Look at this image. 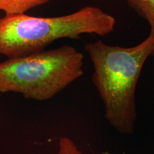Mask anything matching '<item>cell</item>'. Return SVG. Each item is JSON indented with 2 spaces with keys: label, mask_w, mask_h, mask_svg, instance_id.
Wrapping results in <instances>:
<instances>
[{
  "label": "cell",
  "mask_w": 154,
  "mask_h": 154,
  "mask_svg": "<svg viewBox=\"0 0 154 154\" xmlns=\"http://www.w3.org/2000/svg\"><path fill=\"white\" fill-rule=\"evenodd\" d=\"M84 49L94 64L92 82L105 109V118L122 134H132L137 118L136 90L146 61L154 56V31L133 47L86 43Z\"/></svg>",
  "instance_id": "cell-1"
},
{
  "label": "cell",
  "mask_w": 154,
  "mask_h": 154,
  "mask_svg": "<svg viewBox=\"0 0 154 154\" xmlns=\"http://www.w3.org/2000/svg\"><path fill=\"white\" fill-rule=\"evenodd\" d=\"M57 154H84L76 143L69 138L63 137L59 139Z\"/></svg>",
  "instance_id": "cell-6"
},
{
  "label": "cell",
  "mask_w": 154,
  "mask_h": 154,
  "mask_svg": "<svg viewBox=\"0 0 154 154\" xmlns=\"http://www.w3.org/2000/svg\"><path fill=\"white\" fill-rule=\"evenodd\" d=\"M115 24L114 17L94 6L60 17L5 14L0 19V54L16 57L42 51L60 38L79 39L85 34L104 36L112 33Z\"/></svg>",
  "instance_id": "cell-2"
},
{
  "label": "cell",
  "mask_w": 154,
  "mask_h": 154,
  "mask_svg": "<svg viewBox=\"0 0 154 154\" xmlns=\"http://www.w3.org/2000/svg\"><path fill=\"white\" fill-rule=\"evenodd\" d=\"M132 8L140 17L145 19L154 31V0H126Z\"/></svg>",
  "instance_id": "cell-5"
},
{
  "label": "cell",
  "mask_w": 154,
  "mask_h": 154,
  "mask_svg": "<svg viewBox=\"0 0 154 154\" xmlns=\"http://www.w3.org/2000/svg\"><path fill=\"white\" fill-rule=\"evenodd\" d=\"M50 0H0V11L5 14H25L34 7L47 3Z\"/></svg>",
  "instance_id": "cell-4"
},
{
  "label": "cell",
  "mask_w": 154,
  "mask_h": 154,
  "mask_svg": "<svg viewBox=\"0 0 154 154\" xmlns=\"http://www.w3.org/2000/svg\"><path fill=\"white\" fill-rule=\"evenodd\" d=\"M84 55L72 46L8 58L0 63V93L47 101L84 74Z\"/></svg>",
  "instance_id": "cell-3"
}]
</instances>
